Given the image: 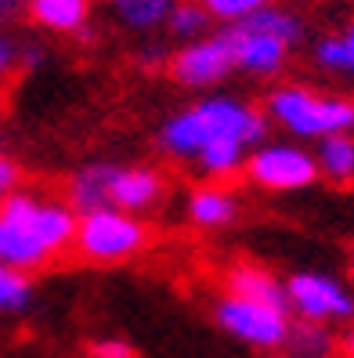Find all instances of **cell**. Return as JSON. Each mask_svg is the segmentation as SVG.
<instances>
[{
  "label": "cell",
  "mask_w": 354,
  "mask_h": 358,
  "mask_svg": "<svg viewBox=\"0 0 354 358\" xmlns=\"http://www.w3.org/2000/svg\"><path fill=\"white\" fill-rule=\"evenodd\" d=\"M76 236V210L61 199L15 192L0 203V264L36 271L66 254Z\"/></svg>",
  "instance_id": "6da1fadb"
},
{
  "label": "cell",
  "mask_w": 354,
  "mask_h": 358,
  "mask_svg": "<svg viewBox=\"0 0 354 358\" xmlns=\"http://www.w3.org/2000/svg\"><path fill=\"white\" fill-rule=\"evenodd\" d=\"M199 4L210 11V18L224 26H242L249 15H257L264 4H272V0H199Z\"/></svg>",
  "instance_id": "7402d4cb"
},
{
  "label": "cell",
  "mask_w": 354,
  "mask_h": 358,
  "mask_svg": "<svg viewBox=\"0 0 354 358\" xmlns=\"http://www.w3.org/2000/svg\"><path fill=\"white\" fill-rule=\"evenodd\" d=\"M210 11H206L199 0H177L174 4V11H170V18H166V26H170V33L174 36H181V40H199V36H206L210 33Z\"/></svg>",
  "instance_id": "44dd1931"
},
{
  "label": "cell",
  "mask_w": 354,
  "mask_h": 358,
  "mask_svg": "<svg viewBox=\"0 0 354 358\" xmlns=\"http://www.w3.org/2000/svg\"><path fill=\"white\" fill-rule=\"evenodd\" d=\"M351 279H354V268H351Z\"/></svg>",
  "instance_id": "4316f807"
},
{
  "label": "cell",
  "mask_w": 354,
  "mask_h": 358,
  "mask_svg": "<svg viewBox=\"0 0 354 358\" xmlns=\"http://www.w3.org/2000/svg\"><path fill=\"white\" fill-rule=\"evenodd\" d=\"M91 358H138V351L127 341H119V336H105V341L91 344Z\"/></svg>",
  "instance_id": "603a6c76"
},
{
  "label": "cell",
  "mask_w": 354,
  "mask_h": 358,
  "mask_svg": "<svg viewBox=\"0 0 354 358\" xmlns=\"http://www.w3.org/2000/svg\"><path fill=\"white\" fill-rule=\"evenodd\" d=\"M318 171L322 178L337 181V185H351L354 181V134H329L318 141Z\"/></svg>",
  "instance_id": "5bb4252c"
},
{
  "label": "cell",
  "mask_w": 354,
  "mask_h": 358,
  "mask_svg": "<svg viewBox=\"0 0 354 358\" xmlns=\"http://www.w3.org/2000/svg\"><path fill=\"white\" fill-rule=\"evenodd\" d=\"M18 185H22V171H18V163L0 152V203H4L8 196H15Z\"/></svg>",
  "instance_id": "cb8c5ba5"
},
{
  "label": "cell",
  "mask_w": 354,
  "mask_h": 358,
  "mask_svg": "<svg viewBox=\"0 0 354 358\" xmlns=\"http://www.w3.org/2000/svg\"><path fill=\"white\" fill-rule=\"evenodd\" d=\"M149 224L138 214L116 206H98V210H83L76 214V236H73V250L91 261V264H119L138 257L149 246Z\"/></svg>",
  "instance_id": "5b68a950"
},
{
  "label": "cell",
  "mask_w": 354,
  "mask_h": 358,
  "mask_svg": "<svg viewBox=\"0 0 354 358\" xmlns=\"http://www.w3.org/2000/svg\"><path fill=\"white\" fill-rule=\"evenodd\" d=\"M33 301V279L29 271L0 264V315H18Z\"/></svg>",
  "instance_id": "ffe728a7"
},
{
  "label": "cell",
  "mask_w": 354,
  "mask_h": 358,
  "mask_svg": "<svg viewBox=\"0 0 354 358\" xmlns=\"http://www.w3.org/2000/svg\"><path fill=\"white\" fill-rule=\"evenodd\" d=\"M217 138H235L246 149H253V145L267 138V116L239 98L210 94L189 105V109L174 113L159 131L163 152L177 159H196L202 145H210Z\"/></svg>",
  "instance_id": "7a4b0ae2"
},
{
  "label": "cell",
  "mask_w": 354,
  "mask_h": 358,
  "mask_svg": "<svg viewBox=\"0 0 354 358\" xmlns=\"http://www.w3.org/2000/svg\"><path fill=\"white\" fill-rule=\"evenodd\" d=\"M33 22L54 33H80L91 18V0H29Z\"/></svg>",
  "instance_id": "4fadbf2b"
},
{
  "label": "cell",
  "mask_w": 354,
  "mask_h": 358,
  "mask_svg": "<svg viewBox=\"0 0 354 358\" xmlns=\"http://www.w3.org/2000/svg\"><path fill=\"white\" fill-rule=\"evenodd\" d=\"M286 348L293 358H329L337 351V336L329 333L325 322H293L289 326V336H286Z\"/></svg>",
  "instance_id": "9a60e30c"
},
{
  "label": "cell",
  "mask_w": 354,
  "mask_h": 358,
  "mask_svg": "<svg viewBox=\"0 0 354 358\" xmlns=\"http://www.w3.org/2000/svg\"><path fill=\"white\" fill-rule=\"evenodd\" d=\"M246 145L235 141V138H217L210 145H202L196 163H199V171H206L210 178H232L235 171H242V163H246Z\"/></svg>",
  "instance_id": "e0dca14e"
},
{
  "label": "cell",
  "mask_w": 354,
  "mask_h": 358,
  "mask_svg": "<svg viewBox=\"0 0 354 358\" xmlns=\"http://www.w3.org/2000/svg\"><path fill=\"white\" fill-rule=\"evenodd\" d=\"M315 66L325 73H340V76H354V22L337 33V36H322L315 44Z\"/></svg>",
  "instance_id": "ac0fdd59"
},
{
  "label": "cell",
  "mask_w": 354,
  "mask_h": 358,
  "mask_svg": "<svg viewBox=\"0 0 354 358\" xmlns=\"http://www.w3.org/2000/svg\"><path fill=\"white\" fill-rule=\"evenodd\" d=\"M289 311L307 322H351L354 319V293L325 271H293L286 279Z\"/></svg>",
  "instance_id": "ba28073f"
},
{
  "label": "cell",
  "mask_w": 354,
  "mask_h": 358,
  "mask_svg": "<svg viewBox=\"0 0 354 358\" xmlns=\"http://www.w3.org/2000/svg\"><path fill=\"white\" fill-rule=\"evenodd\" d=\"M163 174L156 166H123V163H87L69 181V206L73 210H98L116 206L127 214L152 210L163 199Z\"/></svg>",
  "instance_id": "3957f363"
},
{
  "label": "cell",
  "mask_w": 354,
  "mask_h": 358,
  "mask_svg": "<svg viewBox=\"0 0 354 358\" xmlns=\"http://www.w3.org/2000/svg\"><path fill=\"white\" fill-rule=\"evenodd\" d=\"M177 0H109V8L119 15L123 26H131L138 33H149L156 26H166Z\"/></svg>",
  "instance_id": "2e32d148"
},
{
  "label": "cell",
  "mask_w": 354,
  "mask_h": 358,
  "mask_svg": "<svg viewBox=\"0 0 354 358\" xmlns=\"http://www.w3.org/2000/svg\"><path fill=\"white\" fill-rule=\"evenodd\" d=\"M246 181L264 188V192H300V188H311L322 171L318 159L311 149L293 141H260L246 152Z\"/></svg>",
  "instance_id": "8992f818"
},
{
  "label": "cell",
  "mask_w": 354,
  "mask_h": 358,
  "mask_svg": "<svg viewBox=\"0 0 354 358\" xmlns=\"http://www.w3.org/2000/svg\"><path fill=\"white\" fill-rule=\"evenodd\" d=\"M235 69V58H232V44H228V33H214V36H199L189 40L174 58H170V73L177 83L184 87H217V83Z\"/></svg>",
  "instance_id": "9c48e42d"
},
{
  "label": "cell",
  "mask_w": 354,
  "mask_h": 358,
  "mask_svg": "<svg viewBox=\"0 0 354 358\" xmlns=\"http://www.w3.org/2000/svg\"><path fill=\"white\" fill-rule=\"evenodd\" d=\"M242 26L260 29V33H272V36L286 40L289 48H293L297 40L304 36V22H300V18H297L293 11H286V8H275V4H264L257 15H249Z\"/></svg>",
  "instance_id": "d6986e66"
},
{
  "label": "cell",
  "mask_w": 354,
  "mask_h": 358,
  "mask_svg": "<svg viewBox=\"0 0 354 358\" xmlns=\"http://www.w3.org/2000/svg\"><path fill=\"white\" fill-rule=\"evenodd\" d=\"M15 62H18V44L11 36H0V76H8Z\"/></svg>",
  "instance_id": "d4e9b609"
},
{
  "label": "cell",
  "mask_w": 354,
  "mask_h": 358,
  "mask_svg": "<svg viewBox=\"0 0 354 358\" xmlns=\"http://www.w3.org/2000/svg\"><path fill=\"white\" fill-rule=\"evenodd\" d=\"M267 120L304 141H322L329 134H354V98L318 94L304 83H282L264 101Z\"/></svg>",
  "instance_id": "277c9868"
},
{
  "label": "cell",
  "mask_w": 354,
  "mask_h": 358,
  "mask_svg": "<svg viewBox=\"0 0 354 358\" xmlns=\"http://www.w3.org/2000/svg\"><path fill=\"white\" fill-rule=\"evenodd\" d=\"M11 4H18V0H0V11H4V8H11Z\"/></svg>",
  "instance_id": "484cf974"
},
{
  "label": "cell",
  "mask_w": 354,
  "mask_h": 358,
  "mask_svg": "<svg viewBox=\"0 0 354 358\" xmlns=\"http://www.w3.org/2000/svg\"><path fill=\"white\" fill-rule=\"evenodd\" d=\"M228 44H232V58L235 69L249 73V76H275L286 69L289 58V44L272 33L249 29V26H228Z\"/></svg>",
  "instance_id": "30bf717a"
},
{
  "label": "cell",
  "mask_w": 354,
  "mask_h": 358,
  "mask_svg": "<svg viewBox=\"0 0 354 358\" xmlns=\"http://www.w3.org/2000/svg\"><path fill=\"white\" fill-rule=\"evenodd\" d=\"M239 217V196L224 185H199L189 196V221L196 228H228Z\"/></svg>",
  "instance_id": "7c38bea8"
},
{
  "label": "cell",
  "mask_w": 354,
  "mask_h": 358,
  "mask_svg": "<svg viewBox=\"0 0 354 358\" xmlns=\"http://www.w3.org/2000/svg\"><path fill=\"white\" fill-rule=\"evenodd\" d=\"M214 319L228 336H235V341H242L249 348H260V351L286 348L289 326H293L286 308L246 301V297H235V293H224V297L217 301Z\"/></svg>",
  "instance_id": "52a82bcc"
},
{
  "label": "cell",
  "mask_w": 354,
  "mask_h": 358,
  "mask_svg": "<svg viewBox=\"0 0 354 358\" xmlns=\"http://www.w3.org/2000/svg\"><path fill=\"white\" fill-rule=\"evenodd\" d=\"M224 293H235V297H246V301H260V304H275V308H286L289 311V301H286V282L275 279L267 268L260 264H232L224 271Z\"/></svg>",
  "instance_id": "8fae6325"
}]
</instances>
